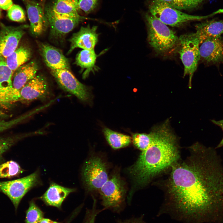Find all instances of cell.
Segmentation results:
<instances>
[{"mask_svg":"<svg viewBox=\"0 0 223 223\" xmlns=\"http://www.w3.org/2000/svg\"><path fill=\"white\" fill-rule=\"evenodd\" d=\"M98 27H90L88 24L86 27L82 26L77 32L73 34L69 39L71 46L68 54H70L76 48L84 50L94 49L98 41V34L97 33Z\"/></svg>","mask_w":223,"mask_h":223,"instance_id":"9a60e30c","label":"cell"},{"mask_svg":"<svg viewBox=\"0 0 223 223\" xmlns=\"http://www.w3.org/2000/svg\"><path fill=\"white\" fill-rule=\"evenodd\" d=\"M24 170L16 162L10 160L0 165V178H10L18 176Z\"/></svg>","mask_w":223,"mask_h":223,"instance_id":"484cf974","label":"cell"},{"mask_svg":"<svg viewBox=\"0 0 223 223\" xmlns=\"http://www.w3.org/2000/svg\"><path fill=\"white\" fill-rule=\"evenodd\" d=\"M76 191L75 188L66 187L51 182L45 193L37 199L47 206L61 209L63 202L71 193Z\"/></svg>","mask_w":223,"mask_h":223,"instance_id":"ac0fdd59","label":"cell"},{"mask_svg":"<svg viewBox=\"0 0 223 223\" xmlns=\"http://www.w3.org/2000/svg\"><path fill=\"white\" fill-rule=\"evenodd\" d=\"M42 184L37 170L26 177L12 181H0V191L7 195L16 210L23 197L31 189Z\"/></svg>","mask_w":223,"mask_h":223,"instance_id":"ba28073f","label":"cell"},{"mask_svg":"<svg viewBox=\"0 0 223 223\" xmlns=\"http://www.w3.org/2000/svg\"><path fill=\"white\" fill-rule=\"evenodd\" d=\"M200 44V59L208 64H223V37H209Z\"/></svg>","mask_w":223,"mask_h":223,"instance_id":"5bb4252c","label":"cell"},{"mask_svg":"<svg viewBox=\"0 0 223 223\" xmlns=\"http://www.w3.org/2000/svg\"><path fill=\"white\" fill-rule=\"evenodd\" d=\"M50 7L54 12L59 14L71 16L79 15L78 12L80 9L78 0H56Z\"/></svg>","mask_w":223,"mask_h":223,"instance_id":"cb8c5ba5","label":"cell"},{"mask_svg":"<svg viewBox=\"0 0 223 223\" xmlns=\"http://www.w3.org/2000/svg\"><path fill=\"white\" fill-rule=\"evenodd\" d=\"M104 209L119 212L125 201L126 189L119 173L113 174L99 190Z\"/></svg>","mask_w":223,"mask_h":223,"instance_id":"52a82bcc","label":"cell"},{"mask_svg":"<svg viewBox=\"0 0 223 223\" xmlns=\"http://www.w3.org/2000/svg\"><path fill=\"white\" fill-rule=\"evenodd\" d=\"M179 10H193L211 0H161Z\"/></svg>","mask_w":223,"mask_h":223,"instance_id":"d4e9b609","label":"cell"},{"mask_svg":"<svg viewBox=\"0 0 223 223\" xmlns=\"http://www.w3.org/2000/svg\"><path fill=\"white\" fill-rule=\"evenodd\" d=\"M40 1V3L42 5V6L44 7V3H45V2L46 1V0H39Z\"/></svg>","mask_w":223,"mask_h":223,"instance_id":"74e56055","label":"cell"},{"mask_svg":"<svg viewBox=\"0 0 223 223\" xmlns=\"http://www.w3.org/2000/svg\"><path fill=\"white\" fill-rule=\"evenodd\" d=\"M44 10L52 33L57 37L62 36L72 31L83 20L87 18L79 15L71 16L56 13L50 7Z\"/></svg>","mask_w":223,"mask_h":223,"instance_id":"30bf717a","label":"cell"},{"mask_svg":"<svg viewBox=\"0 0 223 223\" xmlns=\"http://www.w3.org/2000/svg\"><path fill=\"white\" fill-rule=\"evenodd\" d=\"M44 213L37 206L35 201L32 200L26 212L25 223H39L44 218Z\"/></svg>","mask_w":223,"mask_h":223,"instance_id":"4316f807","label":"cell"},{"mask_svg":"<svg viewBox=\"0 0 223 223\" xmlns=\"http://www.w3.org/2000/svg\"><path fill=\"white\" fill-rule=\"evenodd\" d=\"M39 223H63L53 221L50 219L43 218Z\"/></svg>","mask_w":223,"mask_h":223,"instance_id":"8d00e7d4","label":"cell"},{"mask_svg":"<svg viewBox=\"0 0 223 223\" xmlns=\"http://www.w3.org/2000/svg\"><path fill=\"white\" fill-rule=\"evenodd\" d=\"M38 70L37 63L32 61L21 66L15 71L12 78L11 103L20 101V90L37 75Z\"/></svg>","mask_w":223,"mask_h":223,"instance_id":"4fadbf2b","label":"cell"},{"mask_svg":"<svg viewBox=\"0 0 223 223\" xmlns=\"http://www.w3.org/2000/svg\"><path fill=\"white\" fill-rule=\"evenodd\" d=\"M200 43L195 33L181 35L179 37L178 53L184 66L183 77L188 76V87L191 88L192 80L200 59Z\"/></svg>","mask_w":223,"mask_h":223,"instance_id":"5b68a950","label":"cell"},{"mask_svg":"<svg viewBox=\"0 0 223 223\" xmlns=\"http://www.w3.org/2000/svg\"><path fill=\"white\" fill-rule=\"evenodd\" d=\"M13 5L12 0H0V8L4 10H8Z\"/></svg>","mask_w":223,"mask_h":223,"instance_id":"836d02e7","label":"cell"},{"mask_svg":"<svg viewBox=\"0 0 223 223\" xmlns=\"http://www.w3.org/2000/svg\"><path fill=\"white\" fill-rule=\"evenodd\" d=\"M7 15L11 20L17 22H24L26 20L25 12L19 5L13 4L8 10Z\"/></svg>","mask_w":223,"mask_h":223,"instance_id":"f546056e","label":"cell"},{"mask_svg":"<svg viewBox=\"0 0 223 223\" xmlns=\"http://www.w3.org/2000/svg\"><path fill=\"white\" fill-rule=\"evenodd\" d=\"M26 136L24 135L5 137H0V158L4 153L15 143Z\"/></svg>","mask_w":223,"mask_h":223,"instance_id":"f1b7e54d","label":"cell"},{"mask_svg":"<svg viewBox=\"0 0 223 223\" xmlns=\"http://www.w3.org/2000/svg\"><path fill=\"white\" fill-rule=\"evenodd\" d=\"M186 159L171 166L166 181L168 201L186 218L223 206V162L216 150L196 142Z\"/></svg>","mask_w":223,"mask_h":223,"instance_id":"6da1fadb","label":"cell"},{"mask_svg":"<svg viewBox=\"0 0 223 223\" xmlns=\"http://www.w3.org/2000/svg\"><path fill=\"white\" fill-rule=\"evenodd\" d=\"M13 73L5 61L0 60V102L11 103L12 78Z\"/></svg>","mask_w":223,"mask_h":223,"instance_id":"ffe728a7","label":"cell"},{"mask_svg":"<svg viewBox=\"0 0 223 223\" xmlns=\"http://www.w3.org/2000/svg\"><path fill=\"white\" fill-rule=\"evenodd\" d=\"M49 93L47 82L44 77L37 75L20 90V101H31L45 98Z\"/></svg>","mask_w":223,"mask_h":223,"instance_id":"2e32d148","label":"cell"},{"mask_svg":"<svg viewBox=\"0 0 223 223\" xmlns=\"http://www.w3.org/2000/svg\"><path fill=\"white\" fill-rule=\"evenodd\" d=\"M59 86L84 102H90L91 96L88 88L80 82L69 69L51 70Z\"/></svg>","mask_w":223,"mask_h":223,"instance_id":"9c48e42d","label":"cell"},{"mask_svg":"<svg viewBox=\"0 0 223 223\" xmlns=\"http://www.w3.org/2000/svg\"><path fill=\"white\" fill-rule=\"evenodd\" d=\"M118 223H144L141 218H131L126 220L120 222Z\"/></svg>","mask_w":223,"mask_h":223,"instance_id":"d590c367","label":"cell"},{"mask_svg":"<svg viewBox=\"0 0 223 223\" xmlns=\"http://www.w3.org/2000/svg\"><path fill=\"white\" fill-rule=\"evenodd\" d=\"M99 55L96 54L94 49H83L77 55L75 63L81 68V71L84 70L82 75L83 79L88 77L91 72L94 73L98 71L99 68L95 63Z\"/></svg>","mask_w":223,"mask_h":223,"instance_id":"44dd1931","label":"cell"},{"mask_svg":"<svg viewBox=\"0 0 223 223\" xmlns=\"http://www.w3.org/2000/svg\"><path fill=\"white\" fill-rule=\"evenodd\" d=\"M103 131L108 143L114 149L127 146L132 141L129 136L115 132L107 128H104Z\"/></svg>","mask_w":223,"mask_h":223,"instance_id":"603a6c76","label":"cell"},{"mask_svg":"<svg viewBox=\"0 0 223 223\" xmlns=\"http://www.w3.org/2000/svg\"><path fill=\"white\" fill-rule=\"evenodd\" d=\"M93 203L91 209H87L82 223H94L97 215L103 210H100L96 208V201L93 198Z\"/></svg>","mask_w":223,"mask_h":223,"instance_id":"4dcf8cb0","label":"cell"},{"mask_svg":"<svg viewBox=\"0 0 223 223\" xmlns=\"http://www.w3.org/2000/svg\"><path fill=\"white\" fill-rule=\"evenodd\" d=\"M26 6L28 18L30 23V31L35 37L39 36L47 30L49 26L44 7L33 0H22Z\"/></svg>","mask_w":223,"mask_h":223,"instance_id":"7c38bea8","label":"cell"},{"mask_svg":"<svg viewBox=\"0 0 223 223\" xmlns=\"http://www.w3.org/2000/svg\"><path fill=\"white\" fill-rule=\"evenodd\" d=\"M39 48L45 63L51 70L69 69V61L60 50L44 43L39 44Z\"/></svg>","mask_w":223,"mask_h":223,"instance_id":"e0dca14e","label":"cell"},{"mask_svg":"<svg viewBox=\"0 0 223 223\" xmlns=\"http://www.w3.org/2000/svg\"><path fill=\"white\" fill-rule=\"evenodd\" d=\"M148 30V43L157 53H166L178 44L179 38L166 25L150 13L145 16Z\"/></svg>","mask_w":223,"mask_h":223,"instance_id":"277c9868","label":"cell"},{"mask_svg":"<svg viewBox=\"0 0 223 223\" xmlns=\"http://www.w3.org/2000/svg\"><path fill=\"white\" fill-rule=\"evenodd\" d=\"M195 27L200 44L208 38L221 36L223 34V19L207 20L196 24Z\"/></svg>","mask_w":223,"mask_h":223,"instance_id":"d6986e66","label":"cell"},{"mask_svg":"<svg viewBox=\"0 0 223 223\" xmlns=\"http://www.w3.org/2000/svg\"><path fill=\"white\" fill-rule=\"evenodd\" d=\"M28 116V115H26L7 121H0V133L12 127L25 119Z\"/></svg>","mask_w":223,"mask_h":223,"instance_id":"d6a6232c","label":"cell"},{"mask_svg":"<svg viewBox=\"0 0 223 223\" xmlns=\"http://www.w3.org/2000/svg\"><path fill=\"white\" fill-rule=\"evenodd\" d=\"M81 175L83 185L87 190H99L109 178L107 164L101 157L92 156L84 164Z\"/></svg>","mask_w":223,"mask_h":223,"instance_id":"8992f818","label":"cell"},{"mask_svg":"<svg viewBox=\"0 0 223 223\" xmlns=\"http://www.w3.org/2000/svg\"><path fill=\"white\" fill-rule=\"evenodd\" d=\"M150 132V144L126 169L132 183L128 196L130 199L136 189L145 186L154 177L170 168L179 159L178 139L171 129L169 119L153 127Z\"/></svg>","mask_w":223,"mask_h":223,"instance_id":"7a4b0ae2","label":"cell"},{"mask_svg":"<svg viewBox=\"0 0 223 223\" xmlns=\"http://www.w3.org/2000/svg\"><path fill=\"white\" fill-rule=\"evenodd\" d=\"M30 49L23 46L17 48L5 59V62L13 73L20 66L28 61L31 57Z\"/></svg>","mask_w":223,"mask_h":223,"instance_id":"7402d4cb","label":"cell"},{"mask_svg":"<svg viewBox=\"0 0 223 223\" xmlns=\"http://www.w3.org/2000/svg\"><path fill=\"white\" fill-rule=\"evenodd\" d=\"M132 141L137 149L142 151L150 145L152 140L151 133H135L133 134L131 138Z\"/></svg>","mask_w":223,"mask_h":223,"instance_id":"83f0119b","label":"cell"},{"mask_svg":"<svg viewBox=\"0 0 223 223\" xmlns=\"http://www.w3.org/2000/svg\"><path fill=\"white\" fill-rule=\"evenodd\" d=\"M150 14L166 25L178 27L192 21L208 19L215 15L223 14L219 9L207 15H194L184 13L161 0H151L149 5Z\"/></svg>","mask_w":223,"mask_h":223,"instance_id":"3957f363","label":"cell"},{"mask_svg":"<svg viewBox=\"0 0 223 223\" xmlns=\"http://www.w3.org/2000/svg\"><path fill=\"white\" fill-rule=\"evenodd\" d=\"M99 0H79V5L80 9L86 14L93 11L98 7Z\"/></svg>","mask_w":223,"mask_h":223,"instance_id":"1f68e13d","label":"cell"},{"mask_svg":"<svg viewBox=\"0 0 223 223\" xmlns=\"http://www.w3.org/2000/svg\"><path fill=\"white\" fill-rule=\"evenodd\" d=\"M0 30V60L6 59L17 48L19 42L29 27L27 25L18 27L7 26L1 24Z\"/></svg>","mask_w":223,"mask_h":223,"instance_id":"8fae6325","label":"cell"},{"mask_svg":"<svg viewBox=\"0 0 223 223\" xmlns=\"http://www.w3.org/2000/svg\"><path fill=\"white\" fill-rule=\"evenodd\" d=\"M1 9H0V16H1Z\"/></svg>","mask_w":223,"mask_h":223,"instance_id":"f35d334b","label":"cell"},{"mask_svg":"<svg viewBox=\"0 0 223 223\" xmlns=\"http://www.w3.org/2000/svg\"><path fill=\"white\" fill-rule=\"evenodd\" d=\"M211 122L214 124L215 125L220 127L222 129L223 132V119L219 120H211ZM223 146V137L217 146L216 148H218L221 147Z\"/></svg>","mask_w":223,"mask_h":223,"instance_id":"e575fe53","label":"cell"}]
</instances>
